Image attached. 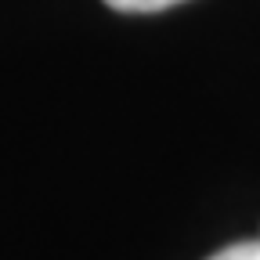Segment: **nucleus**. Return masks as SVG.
<instances>
[{
  "label": "nucleus",
  "mask_w": 260,
  "mask_h": 260,
  "mask_svg": "<svg viewBox=\"0 0 260 260\" xmlns=\"http://www.w3.org/2000/svg\"><path fill=\"white\" fill-rule=\"evenodd\" d=\"M109 8L126 11V15H148V11H162V8H174L181 0H105Z\"/></svg>",
  "instance_id": "nucleus-1"
},
{
  "label": "nucleus",
  "mask_w": 260,
  "mask_h": 260,
  "mask_svg": "<svg viewBox=\"0 0 260 260\" xmlns=\"http://www.w3.org/2000/svg\"><path fill=\"white\" fill-rule=\"evenodd\" d=\"M210 260H260V239H246V242H235V246H224Z\"/></svg>",
  "instance_id": "nucleus-2"
}]
</instances>
